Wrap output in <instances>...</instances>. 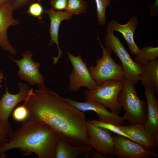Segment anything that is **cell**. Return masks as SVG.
Masks as SVG:
<instances>
[{"label": "cell", "mask_w": 158, "mask_h": 158, "mask_svg": "<svg viewBox=\"0 0 158 158\" xmlns=\"http://www.w3.org/2000/svg\"><path fill=\"white\" fill-rule=\"evenodd\" d=\"M30 88L23 105L28 119L45 123L74 146L89 144L87 122L84 113L70 105L45 85Z\"/></svg>", "instance_id": "obj_1"}, {"label": "cell", "mask_w": 158, "mask_h": 158, "mask_svg": "<svg viewBox=\"0 0 158 158\" xmlns=\"http://www.w3.org/2000/svg\"><path fill=\"white\" fill-rule=\"evenodd\" d=\"M60 135L48 125L28 119L13 131L0 153L18 148L24 155L34 153L39 158H54L55 148Z\"/></svg>", "instance_id": "obj_2"}, {"label": "cell", "mask_w": 158, "mask_h": 158, "mask_svg": "<svg viewBox=\"0 0 158 158\" xmlns=\"http://www.w3.org/2000/svg\"><path fill=\"white\" fill-rule=\"evenodd\" d=\"M123 80V86L118 100L125 111L123 117L129 124H144L147 120V103L138 96L132 82L124 78Z\"/></svg>", "instance_id": "obj_3"}, {"label": "cell", "mask_w": 158, "mask_h": 158, "mask_svg": "<svg viewBox=\"0 0 158 158\" xmlns=\"http://www.w3.org/2000/svg\"><path fill=\"white\" fill-rule=\"evenodd\" d=\"M123 79L107 80L94 90H85L84 92L85 100L100 103L111 112L118 114L122 109L118 97L123 86Z\"/></svg>", "instance_id": "obj_4"}, {"label": "cell", "mask_w": 158, "mask_h": 158, "mask_svg": "<svg viewBox=\"0 0 158 158\" xmlns=\"http://www.w3.org/2000/svg\"><path fill=\"white\" fill-rule=\"evenodd\" d=\"M97 39L102 49V56L95 60V66L91 65L88 67L91 77L98 86L107 80H122L124 73L122 65L114 60L111 57V51L107 47L104 48L98 37Z\"/></svg>", "instance_id": "obj_5"}, {"label": "cell", "mask_w": 158, "mask_h": 158, "mask_svg": "<svg viewBox=\"0 0 158 158\" xmlns=\"http://www.w3.org/2000/svg\"><path fill=\"white\" fill-rule=\"evenodd\" d=\"M104 41L105 45L113 51L120 59L124 71V78L135 85L138 84L142 72V65L133 59L113 31L107 29Z\"/></svg>", "instance_id": "obj_6"}, {"label": "cell", "mask_w": 158, "mask_h": 158, "mask_svg": "<svg viewBox=\"0 0 158 158\" xmlns=\"http://www.w3.org/2000/svg\"><path fill=\"white\" fill-rule=\"evenodd\" d=\"M67 54L73 68L68 75L69 91L75 92L82 87H86L89 90L96 89L98 85L91 77L87 64L83 61L80 53L75 56L67 50Z\"/></svg>", "instance_id": "obj_7"}, {"label": "cell", "mask_w": 158, "mask_h": 158, "mask_svg": "<svg viewBox=\"0 0 158 158\" xmlns=\"http://www.w3.org/2000/svg\"><path fill=\"white\" fill-rule=\"evenodd\" d=\"M114 155L119 158H150L157 157L154 150H147L137 142L122 136H112Z\"/></svg>", "instance_id": "obj_8"}, {"label": "cell", "mask_w": 158, "mask_h": 158, "mask_svg": "<svg viewBox=\"0 0 158 158\" xmlns=\"http://www.w3.org/2000/svg\"><path fill=\"white\" fill-rule=\"evenodd\" d=\"M22 55L23 58L20 60H16L8 56L18 67L17 73L20 78L31 85H37L38 87L44 85V78L39 71L41 63L33 60V54L30 50H27Z\"/></svg>", "instance_id": "obj_9"}, {"label": "cell", "mask_w": 158, "mask_h": 158, "mask_svg": "<svg viewBox=\"0 0 158 158\" xmlns=\"http://www.w3.org/2000/svg\"><path fill=\"white\" fill-rule=\"evenodd\" d=\"M71 105L81 111H91L97 114L98 120L101 122L110 123L116 126L123 125L126 120L124 118L118 116L108 110L107 108L102 104L92 101H85L81 102L68 98H63Z\"/></svg>", "instance_id": "obj_10"}, {"label": "cell", "mask_w": 158, "mask_h": 158, "mask_svg": "<svg viewBox=\"0 0 158 158\" xmlns=\"http://www.w3.org/2000/svg\"><path fill=\"white\" fill-rule=\"evenodd\" d=\"M89 145L106 157L114 155V143L112 136L108 130L94 126L87 121Z\"/></svg>", "instance_id": "obj_11"}, {"label": "cell", "mask_w": 158, "mask_h": 158, "mask_svg": "<svg viewBox=\"0 0 158 158\" xmlns=\"http://www.w3.org/2000/svg\"><path fill=\"white\" fill-rule=\"evenodd\" d=\"M13 11L10 1L0 6V47L3 50L15 55L17 51L10 42L7 35V30L10 26L20 23L19 20L13 18Z\"/></svg>", "instance_id": "obj_12"}, {"label": "cell", "mask_w": 158, "mask_h": 158, "mask_svg": "<svg viewBox=\"0 0 158 158\" xmlns=\"http://www.w3.org/2000/svg\"><path fill=\"white\" fill-rule=\"evenodd\" d=\"M18 87L19 92L15 94H11L6 87V92L0 99V120L8 122V118L13 109L20 102L25 100L27 98L30 88L29 84L18 83Z\"/></svg>", "instance_id": "obj_13"}, {"label": "cell", "mask_w": 158, "mask_h": 158, "mask_svg": "<svg viewBox=\"0 0 158 158\" xmlns=\"http://www.w3.org/2000/svg\"><path fill=\"white\" fill-rule=\"evenodd\" d=\"M117 126L130 136L133 141L139 144L144 149L152 150L157 147L158 135H154L148 132L145 129L144 124H129Z\"/></svg>", "instance_id": "obj_14"}, {"label": "cell", "mask_w": 158, "mask_h": 158, "mask_svg": "<svg viewBox=\"0 0 158 158\" xmlns=\"http://www.w3.org/2000/svg\"><path fill=\"white\" fill-rule=\"evenodd\" d=\"M44 12L48 15L50 20L49 31L51 40L49 46H51L52 43H55L56 44L58 49L57 56L52 57L54 61L53 64H54L57 63L63 54L59 47L58 42L59 30L60 25L63 20L71 19L73 15L65 11H55L51 8L49 10H44Z\"/></svg>", "instance_id": "obj_15"}, {"label": "cell", "mask_w": 158, "mask_h": 158, "mask_svg": "<svg viewBox=\"0 0 158 158\" xmlns=\"http://www.w3.org/2000/svg\"><path fill=\"white\" fill-rule=\"evenodd\" d=\"M93 149L89 144L72 145L60 136L56 144L54 158H76L82 156L88 158Z\"/></svg>", "instance_id": "obj_16"}, {"label": "cell", "mask_w": 158, "mask_h": 158, "mask_svg": "<svg viewBox=\"0 0 158 158\" xmlns=\"http://www.w3.org/2000/svg\"><path fill=\"white\" fill-rule=\"evenodd\" d=\"M144 86V94L147 104V120L144 124L148 132L158 135V99L153 91L148 85Z\"/></svg>", "instance_id": "obj_17"}, {"label": "cell", "mask_w": 158, "mask_h": 158, "mask_svg": "<svg viewBox=\"0 0 158 158\" xmlns=\"http://www.w3.org/2000/svg\"><path fill=\"white\" fill-rule=\"evenodd\" d=\"M138 24L137 17L133 16L124 25L120 24L116 20H112L108 22L107 28V29L121 33L127 43L130 52L134 55L138 53L140 49L135 43L134 39V33Z\"/></svg>", "instance_id": "obj_18"}, {"label": "cell", "mask_w": 158, "mask_h": 158, "mask_svg": "<svg viewBox=\"0 0 158 158\" xmlns=\"http://www.w3.org/2000/svg\"><path fill=\"white\" fill-rule=\"evenodd\" d=\"M142 65L140 77L143 85H147L158 95V59L149 61Z\"/></svg>", "instance_id": "obj_19"}, {"label": "cell", "mask_w": 158, "mask_h": 158, "mask_svg": "<svg viewBox=\"0 0 158 158\" xmlns=\"http://www.w3.org/2000/svg\"><path fill=\"white\" fill-rule=\"evenodd\" d=\"M158 47L147 46L139 49L138 53L135 55V62L141 64H144L149 61L157 59Z\"/></svg>", "instance_id": "obj_20"}, {"label": "cell", "mask_w": 158, "mask_h": 158, "mask_svg": "<svg viewBox=\"0 0 158 158\" xmlns=\"http://www.w3.org/2000/svg\"><path fill=\"white\" fill-rule=\"evenodd\" d=\"M87 4L85 0H68L65 11L73 15L86 12Z\"/></svg>", "instance_id": "obj_21"}, {"label": "cell", "mask_w": 158, "mask_h": 158, "mask_svg": "<svg viewBox=\"0 0 158 158\" xmlns=\"http://www.w3.org/2000/svg\"><path fill=\"white\" fill-rule=\"evenodd\" d=\"M95 1L98 24L100 25H104L106 23V8L110 3V0H95Z\"/></svg>", "instance_id": "obj_22"}, {"label": "cell", "mask_w": 158, "mask_h": 158, "mask_svg": "<svg viewBox=\"0 0 158 158\" xmlns=\"http://www.w3.org/2000/svg\"><path fill=\"white\" fill-rule=\"evenodd\" d=\"M90 121L91 123L95 126L111 131L133 141L132 139L130 136L123 132L116 125L111 123L102 122L96 119L92 120Z\"/></svg>", "instance_id": "obj_23"}, {"label": "cell", "mask_w": 158, "mask_h": 158, "mask_svg": "<svg viewBox=\"0 0 158 158\" xmlns=\"http://www.w3.org/2000/svg\"><path fill=\"white\" fill-rule=\"evenodd\" d=\"M13 132L9 122L5 123L0 120V148L8 142Z\"/></svg>", "instance_id": "obj_24"}, {"label": "cell", "mask_w": 158, "mask_h": 158, "mask_svg": "<svg viewBox=\"0 0 158 158\" xmlns=\"http://www.w3.org/2000/svg\"><path fill=\"white\" fill-rule=\"evenodd\" d=\"M28 112L27 108L23 104L16 107L13 111V116L17 121H24L28 118Z\"/></svg>", "instance_id": "obj_25"}, {"label": "cell", "mask_w": 158, "mask_h": 158, "mask_svg": "<svg viewBox=\"0 0 158 158\" xmlns=\"http://www.w3.org/2000/svg\"><path fill=\"white\" fill-rule=\"evenodd\" d=\"M43 8L39 2H34L30 4L27 13L36 17H40L44 12Z\"/></svg>", "instance_id": "obj_26"}, {"label": "cell", "mask_w": 158, "mask_h": 158, "mask_svg": "<svg viewBox=\"0 0 158 158\" xmlns=\"http://www.w3.org/2000/svg\"><path fill=\"white\" fill-rule=\"evenodd\" d=\"M68 0H51L50 4L51 8L55 11L65 10L67 4Z\"/></svg>", "instance_id": "obj_27"}, {"label": "cell", "mask_w": 158, "mask_h": 158, "mask_svg": "<svg viewBox=\"0 0 158 158\" xmlns=\"http://www.w3.org/2000/svg\"><path fill=\"white\" fill-rule=\"evenodd\" d=\"M35 0H10L13 11L16 10L34 2Z\"/></svg>", "instance_id": "obj_28"}, {"label": "cell", "mask_w": 158, "mask_h": 158, "mask_svg": "<svg viewBox=\"0 0 158 158\" xmlns=\"http://www.w3.org/2000/svg\"><path fill=\"white\" fill-rule=\"evenodd\" d=\"M89 157L93 158H105V157L101 153L95 150L90 152Z\"/></svg>", "instance_id": "obj_29"}, {"label": "cell", "mask_w": 158, "mask_h": 158, "mask_svg": "<svg viewBox=\"0 0 158 158\" xmlns=\"http://www.w3.org/2000/svg\"><path fill=\"white\" fill-rule=\"evenodd\" d=\"M7 156L6 152L0 153V158H4Z\"/></svg>", "instance_id": "obj_30"}, {"label": "cell", "mask_w": 158, "mask_h": 158, "mask_svg": "<svg viewBox=\"0 0 158 158\" xmlns=\"http://www.w3.org/2000/svg\"><path fill=\"white\" fill-rule=\"evenodd\" d=\"M3 77V74L2 71L0 70V84L2 82Z\"/></svg>", "instance_id": "obj_31"}, {"label": "cell", "mask_w": 158, "mask_h": 158, "mask_svg": "<svg viewBox=\"0 0 158 158\" xmlns=\"http://www.w3.org/2000/svg\"><path fill=\"white\" fill-rule=\"evenodd\" d=\"M10 0H0V6L6 2Z\"/></svg>", "instance_id": "obj_32"}, {"label": "cell", "mask_w": 158, "mask_h": 158, "mask_svg": "<svg viewBox=\"0 0 158 158\" xmlns=\"http://www.w3.org/2000/svg\"><path fill=\"white\" fill-rule=\"evenodd\" d=\"M1 87V85H0V87Z\"/></svg>", "instance_id": "obj_33"}, {"label": "cell", "mask_w": 158, "mask_h": 158, "mask_svg": "<svg viewBox=\"0 0 158 158\" xmlns=\"http://www.w3.org/2000/svg\"><path fill=\"white\" fill-rule=\"evenodd\" d=\"M114 0L116 1V0Z\"/></svg>", "instance_id": "obj_34"}]
</instances>
